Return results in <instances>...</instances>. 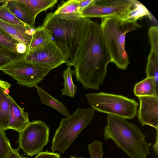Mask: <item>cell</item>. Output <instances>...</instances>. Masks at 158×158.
I'll return each instance as SVG.
<instances>
[{
	"label": "cell",
	"mask_w": 158,
	"mask_h": 158,
	"mask_svg": "<svg viewBox=\"0 0 158 158\" xmlns=\"http://www.w3.org/2000/svg\"><path fill=\"white\" fill-rule=\"evenodd\" d=\"M35 87L37 90L40 101L43 104L55 109L60 114L66 117L70 115L67 109L62 102L54 98L37 85Z\"/></svg>",
	"instance_id": "44dd1931"
},
{
	"label": "cell",
	"mask_w": 158,
	"mask_h": 158,
	"mask_svg": "<svg viewBox=\"0 0 158 158\" xmlns=\"http://www.w3.org/2000/svg\"><path fill=\"white\" fill-rule=\"evenodd\" d=\"M3 3L20 21L31 28H35V22L24 4L19 0H6Z\"/></svg>",
	"instance_id": "9a60e30c"
},
{
	"label": "cell",
	"mask_w": 158,
	"mask_h": 158,
	"mask_svg": "<svg viewBox=\"0 0 158 158\" xmlns=\"http://www.w3.org/2000/svg\"><path fill=\"white\" fill-rule=\"evenodd\" d=\"M148 36L151 46V50L158 52V27L153 26L148 31Z\"/></svg>",
	"instance_id": "f1b7e54d"
},
{
	"label": "cell",
	"mask_w": 158,
	"mask_h": 158,
	"mask_svg": "<svg viewBox=\"0 0 158 158\" xmlns=\"http://www.w3.org/2000/svg\"><path fill=\"white\" fill-rule=\"evenodd\" d=\"M28 113L19 106L12 98L10 106L8 129L19 133L30 123Z\"/></svg>",
	"instance_id": "7c38bea8"
},
{
	"label": "cell",
	"mask_w": 158,
	"mask_h": 158,
	"mask_svg": "<svg viewBox=\"0 0 158 158\" xmlns=\"http://www.w3.org/2000/svg\"><path fill=\"white\" fill-rule=\"evenodd\" d=\"M27 53H18L0 44V70L16 61L24 59Z\"/></svg>",
	"instance_id": "7402d4cb"
},
{
	"label": "cell",
	"mask_w": 158,
	"mask_h": 158,
	"mask_svg": "<svg viewBox=\"0 0 158 158\" xmlns=\"http://www.w3.org/2000/svg\"><path fill=\"white\" fill-rule=\"evenodd\" d=\"M132 0H95L81 12V18L101 19L123 16L131 8Z\"/></svg>",
	"instance_id": "30bf717a"
},
{
	"label": "cell",
	"mask_w": 158,
	"mask_h": 158,
	"mask_svg": "<svg viewBox=\"0 0 158 158\" xmlns=\"http://www.w3.org/2000/svg\"><path fill=\"white\" fill-rule=\"evenodd\" d=\"M28 48L24 44L19 43L16 46V52L20 54H24L28 52Z\"/></svg>",
	"instance_id": "1f68e13d"
},
{
	"label": "cell",
	"mask_w": 158,
	"mask_h": 158,
	"mask_svg": "<svg viewBox=\"0 0 158 158\" xmlns=\"http://www.w3.org/2000/svg\"><path fill=\"white\" fill-rule=\"evenodd\" d=\"M50 129L42 121L35 120L19 133L18 149L32 156L42 152L49 141Z\"/></svg>",
	"instance_id": "52a82bcc"
},
{
	"label": "cell",
	"mask_w": 158,
	"mask_h": 158,
	"mask_svg": "<svg viewBox=\"0 0 158 158\" xmlns=\"http://www.w3.org/2000/svg\"><path fill=\"white\" fill-rule=\"evenodd\" d=\"M19 43L8 34L0 28V44L17 52L16 46Z\"/></svg>",
	"instance_id": "4316f807"
},
{
	"label": "cell",
	"mask_w": 158,
	"mask_h": 158,
	"mask_svg": "<svg viewBox=\"0 0 158 158\" xmlns=\"http://www.w3.org/2000/svg\"><path fill=\"white\" fill-rule=\"evenodd\" d=\"M6 0H0V3H4L5 1Z\"/></svg>",
	"instance_id": "d590c367"
},
{
	"label": "cell",
	"mask_w": 158,
	"mask_h": 158,
	"mask_svg": "<svg viewBox=\"0 0 158 158\" xmlns=\"http://www.w3.org/2000/svg\"><path fill=\"white\" fill-rule=\"evenodd\" d=\"M138 119L141 125H149L158 131V97H138Z\"/></svg>",
	"instance_id": "8fae6325"
},
{
	"label": "cell",
	"mask_w": 158,
	"mask_h": 158,
	"mask_svg": "<svg viewBox=\"0 0 158 158\" xmlns=\"http://www.w3.org/2000/svg\"><path fill=\"white\" fill-rule=\"evenodd\" d=\"M25 5L35 22L37 15L40 12L53 7L57 0H19Z\"/></svg>",
	"instance_id": "ac0fdd59"
},
{
	"label": "cell",
	"mask_w": 158,
	"mask_h": 158,
	"mask_svg": "<svg viewBox=\"0 0 158 158\" xmlns=\"http://www.w3.org/2000/svg\"><path fill=\"white\" fill-rule=\"evenodd\" d=\"M70 53L66 45L53 40L42 47L27 53L24 59L35 64L53 69L62 64H67Z\"/></svg>",
	"instance_id": "8992f818"
},
{
	"label": "cell",
	"mask_w": 158,
	"mask_h": 158,
	"mask_svg": "<svg viewBox=\"0 0 158 158\" xmlns=\"http://www.w3.org/2000/svg\"><path fill=\"white\" fill-rule=\"evenodd\" d=\"M52 40L51 32L43 25L35 28L28 47V52L44 46Z\"/></svg>",
	"instance_id": "2e32d148"
},
{
	"label": "cell",
	"mask_w": 158,
	"mask_h": 158,
	"mask_svg": "<svg viewBox=\"0 0 158 158\" xmlns=\"http://www.w3.org/2000/svg\"><path fill=\"white\" fill-rule=\"evenodd\" d=\"M158 131H156V141L155 143L153 146L155 152L157 155H158Z\"/></svg>",
	"instance_id": "e575fe53"
},
{
	"label": "cell",
	"mask_w": 158,
	"mask_h": 158,
	"mask_svg": "<svg viewBox=\"0 0 158 158\" xmlns=\"http://www.w3.org/2000/svg\"><path fill=\"white\" fill-rule=\"evenodd\" d=\"M95 0H78L79 10L81 14L82 11L91 4Z\"/></svg>",
	"instance_id": "4dcf8cb0"
},
{
	"label": "cell",
	"mask_w": 158,
	"mask_h": 158,
	"mask_svg": "<svg viewBox=\"0 0 158 158\" xmlns=\"http://www.w3.org/2000/svg\"><path fill=\"white\" fill-rule=\"evenodd\" d=\"M52 69L35 64L24 59L6 66L1 70L15 80L19 85L32 87L41 81Z\"/></svg>",
	"instance_id": "9c48e42d"
},
{
	"label": "cell",
	"mask_w": 158,
	"mask_h": 158,
	"mask_svg": "<svg viewBox=\"0 0 158 158\" xmlns=\"http://www.w3.org/2000/svg\"><path fill=\"white\" fill-rule=\"evenodd\" d=\"M35 28L26 27L0 20V28L19 43L25 44L28 49Z\"/></svg>",
	"instance_id": "4fadbf2b"
},
{
	"label": "cell",
	"mask_w": 158,
	"mask_h": 158,
	"mask_svg": "<svg viewBox=\"0 0 158 158\" xmlns=\"http://www.w3.org/2000/svg\"><path fill=\"white\" fill-rule=\"evenodd\" d=\"M69 158H77V157H74V156H72ZM83 158L81 157V158Z\"/></svg>",
	"instance_id": "8d00e7d4"
},
{
	"label": "cell",
	"mask_w": 158,
	"mask_h": 158,
	"mask_svg": "<svg viewBox=\"0 0 158 158\" xmlns=\"http://www.w3.org/2000/svg\"><path fill=\"white\" fill-rule=\"evenodd\" d=\"M101 19L102 34L111 62L118 68L125 70L130 64L129 56L125 49L126 34L140 28L141 26L137 23L124 21L118 17Z\"/></svg>",
	"instance_id": "3957f363"
},
{
	"label": "cell",
	"mask_w": 158,
	"mask_h": 158,
	"mask_svg": "<svg viewBox=\"0 0 158 158\" xmlns=\"http://www.w3.org/2000/svg\"><path fill=\"white\" fill-rule=\"evenodd\" d=\"M0 20L11 24L19 25L26 27L31 28L17 18L7 9L4 3L0 6Z\"/></svg>",
	"instance_id": "d4e9b609"
},
{
	"label": "cell",
	"mask_w": 158,
	"mask_h": 158,
	"mask_svg": "<svg viewBox=\"0 0 158 158\" xmlns=\"http://www.w3.org/2000/svg\"><path fill=\"white\" fill-rule=\"evenodd\" d=\"M10 86V84L6 81H3L0 79V87L6 90L8 89Z\"/></svg>",
	"instance_id": "836d02e7"
},
{
	"label": "cell",
	"mask_w": 158,
	"mask_h": 158,
	"mask_svg": "<svg viewBox=\"0 0 158 158\" xmlns=\"http://www.w3.org/2000/svg\"><path fill=\"white\" fill-rule=\"evenodd\" d=\"M107 121L105 139H111L131 158H147L150 155L151 144L146 142L145 135L136 125L111 114H108Z\"/></svg>",
	"instance_id": "7a4b0ae2"
},
{
	"label": "cell",
	"mask_w": 158,
	"mask_h": 158,
	"mask_svg": "<svg viewBox=\"0 0 158 158\" xmlns=\"http://www.w3.org/2000/svg\"><path fill=\"white\" fill-rule=\"evenodd\" d=\"M133 91L135 95L138 97H158V88L156 86L153 79L151 77H147L136 83Z\"/></svg>",
	"instance_id": "ffe728a7"
},
{
	"label": "cell",
	"mask_w": 158,
	"mask_h": 158,
	"mask_svg": "<svg viewBox=\"0 0 158 158\" xmlns=\"http://www.w3.org/2000/svg\"><path fill=\"white\" fill-rule=\"evenodd\" d=\"M73 74V70L71 69L70 66H68L63 71V77L64 80V87L61 90L62 95L67 96L72 98L75 96L77 90V86L74 84L72 79Z\"/></svg>",
	"instance_id": "603a6c76"
},
{
	"label": "cell",
	"mask_w": 158,
	"mask_h": 158,
	"mask_svg": "<svg viewBox=\"0 0 158 158\" xmlns=\"http://www.w3.org/2000/svg\"><path fill=\"white\" fill-rule=\"evenodd\" d=\"M12 149L5 131L0 128V158H6Z\"/></svg>",
	"instance_id": "484cf974"
},
{
	"label": "cell",
	"mask_w": 158,
	"mask_h": 158,
	"mask_svg": "<svg viewBox=\"0 0 158 158\" xmlns=\"http://www.w3.org/2000/svg\"><path fill=\"white\" fill-rule=\"evenodd\" d=\"M88 146L91 158H102L104 152L102 142L96 140L88 144Z\"/></svg>",
	"instance_id": "83f0119b"
},
{
	"label": "cell",
	"mask_w": 158,
	"mask_h": 158,
	"mask_svg": "<svg viewBox=\"0 0 158 158\" xmlns=\"http://www.w3.org/2000/svg\"><path fill=\"white\" fill-rule=\"evenodd\" d=\"M91 107L98 111L125 119L134 118L138 104L134 99L114 94L100 92L85 94Z\"/></svg>",
	"instance_id": "5b68a950"
},
{
	"label": "cell",
	"mask_w": 158,
	"mask_h": 158,
	"mask_svg": "<svg viewBox=\"0 0 158 158\" xmlns=\"http://www.w3.org/2000/svg\"><path fill=\"white\" fill-rule=\"evenodd\" d=\"M0 87V128L8 129L10 106L12 98Z\"/></svg>",
	"instance_id": "e0dca14e"
},
{
	"label": "cell",
	"mask_w": 158,
	"mask_h": 158,
	"mask_svg": "<svg viewBox=\"0 0 158 158\" xmlns=\"http://www.w3.org/2000/svg\"><path fill=\"white\" fill-rule=\"evenodd\" d=\"M145 16H151L147 8L141 2L136 0H132V4L129 10L119 18L129 22L136 23Z\"/></svg>",
	"instance_id": "d6986e66"
},
{
	"label": "cell",
	"mask_w": 158,
	"mask_h": 158,
	"mask_svg": "<svg viewBox=\"0 0 158 158\" xmlns=\"http://www.w3.org/2000/svg\"><path fill=\"white\" fill-rule=\"evenodd\" d=\"M110 62L100 25L89 18H82L77 30L74 53L67 65L74 66L76 80L85 89L98 90Z\"/></svg>",
	"instance_id": "6da1fadb"
},
{
	"label": "cell",
	"mask_w": 158,
	"mask_h": 158,
	"mask_svg": "<svg viewBox=\"0 0 158 158\" xmlns=\"http://www.w3.org/2000/svg\"><path fill=\"white\" fill-rule=\"evenodd\" d=\"M95 110L92 107L77 108L69 117L61 119L53 138L51 149L64 154L79 133L90 124Z\"/></svg>",
	"instance_id": "277c9868"
},
{
	"label": "cell",
	"mask_w": 158,
	"mask_h": 158,
	"mask_svg": "<svg viewBox=\"0 0 158 158\" xmlns=\"http://www.w3.org/2000/svg\"><path fill=\"white\" fill-rule=\"evenodd\" d=\"M19 150L18 148L15 149L12 148L6 158H26L20 156L19 153Z\"/></svg>",
	"instance_id": "d6a6232c"
},
{
	"label": "cell",
	"mask_w": 158,
	"mask_h": 158,
	"mask_svg": "<svg viewBox=\"0 0 158 158\" xmlns=\"http://www.w3.org/2000/svg\"><path fill=\"white\" fill-rule=\"evenodd\" d=\"M81 18L76 20L67 21L56 17L52 12H50L46 15L42 25L51 32L54 40L66 45L70 53L68 63L74 53Z\"/></svg>",
	"instance_id": "ba28073f"
},
{
	"label": "cell",
	"mask_w": 158,
	"mask_h": 158,
	"mask_svg": "<svg viewBox=\"0 0 158 158\" xmlns=\"http://www.w3.org/2000/svg\"><path fill=\"white\" fill-rule=\"evenodd\" d=\"M146 72L147 77L152 78L158 88V52L151 50L148 57Z\"/></svg>",
	"instance_id": "cb8c5ba5"
},
{
	"label": "cell",
	"mask_w": 158,
	"mask_h": 158,
	"mask_svg": "<svg viewBox=\"0 0 158 158\" xmlns=\"http://www.w3.org/2000/svg\"><path fill=\"white\" fill-rule=\"evenodd\" d=\"M78 0L62 1L53 13L55 16L67 20H77L81 17L79 10Z\"/></svg>",
	"instance_id": "5bb4252c"
},
{
	"label": "cell",
	"mask_w": 158,
	"mask_h": 158,
	"mask_svg": "<svg viewBox=\"0 0 158 158\" xmlns=\"http://www.w3.org/2000/svg\"><path fill=\"white\" fill-rule=\"evenodd\" d=\"M60 156L57 153L50 152L48 151L39 153L35 158H60Z\"/></svg>",
	"instance_id": "f546056e"
}]
</instances>
